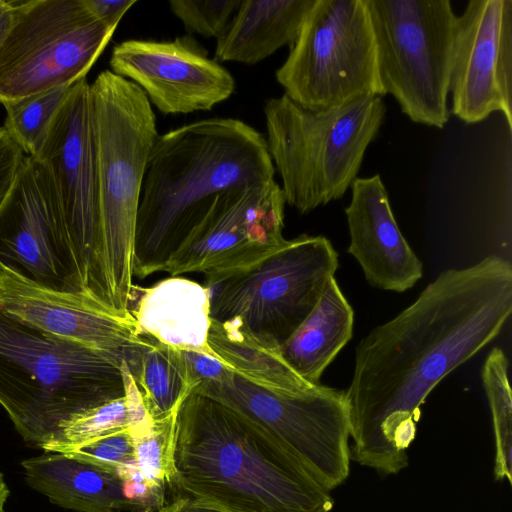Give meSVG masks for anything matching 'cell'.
<instances>
[{
	"label": "cell",
	"mask_w": 512,
	"mask_h": 512,
	"mask_svg": "<svg viewBox=\"0 0 512 512\" xmlns=\"http://www.w3.org/2000/svg\"><path fill=\"white\" fill-rule=\"evenodd\" d=\"M129 371L154 421L175 414L191 392L180 351L148 336Z\"/></svg>",
	"instance_id": "cb8c5ba5"
},
{
	"label": "cell",
	"mask_w": 512,
	"mask_h": 512,
	"mask_svg": "<svg viewBox=\"0 0 512 512\" xmlns=\"http://www.w3.org/2000/svg\"><path fill=\"white\" fill-rule=\"evenodd\" d=\"M345 208L348 253L373 287L404 292L423 276V265L402 235L379 174L356 178Z\"/></svg>",
	"instance_id": "ac0fdd59"
},
{
	"label": "cell",
	"mask_w": 512,
	"mask_h": 512,
	"mask_svg": "<svg viewBox=\"0 0 512 512\" xmlns=\"http://www.w3.org/2000/svg\"><path fill=\"white\" fill-rule=\"evenodd\" d=\"M382 97L313 112L283 94L264 106L267 148L285 202L300 214L343 197L384 122Z\"/></svg>",
	"instance_id": "8992f818"
},
{
	"label": "cell",
	"mask_w": 512,
	"mask_h": 512,
	"mask_svg": "<svg viewBox=\"0 0 512 512\" xmlns=\"http://www.w3.org/2000/svg\"><path fill=\"white\" fill-rule=\"evenodd\" d=\"M90 111L99 194V298L126 315L141 188L158 137L156 118L143 90L111 70L90 84Z\"/></svg>",
	"instance_id": "277c9868"
},
{
	"label": "cell",
	"mask_w": 512,
	"mask_h": 512,
	"mask_svg": "<svg viewBox=\"0 0 512 512\" xmlns=\"http://www.w3.org/2000/svg\"><path fill=\"white\" fill-rule=\"evenodd\" d=\"M126 395L87 409L61 425L53 439L41 449L60 453L99 437L129 428Z\"/></svg>",
	"instance_id": "4316f807"
},
{
	"label": "cell",
	"mask_w": 512,
	"mask_h": 512,
	"mask_svg": "<svg viewBox=\"0 0 512 512\" xmlns=\"http://www.w3.org/2000/svg\"><path fill=\"white\" fill-rule=\"evenodd\" d=\"M73 84L3 104L6 111L4 129L25 155L35 157L38 154Z\"/></svg>",
	"instance_id": "d4e9b609"
},
{
	"label": "cell",
	"mask_w": 512,
	"mask_h": 512,
	"mask_svg": "<svg viewBox=\"0 0 512 512\" xmlns=\"http://www.w3.org/2000/svg\"><path fill=\"white\" fill-rule=\"evenodd\" d=\"M34 158L52 184L73 274L82 291L101 302L97 270L99 194L86 77L72 85Z\"/></svg>",
	"instance_id": "7c38bea8"
},
{
	"label": "cell",
	"mask_w": 512,
	"mask_h": 512,
	"mask_svg": "<svg viewBox=\"0 0 512 512\" xmlns=\"http://www.w3.org/2000/svg\"><path fill=\"white\" fill-rule=\"evenodd\" d=\"M176 415L154 421L146 433L134 439L138 470L150 486L165 495L172 489Z\"/></svg>",
	"instance_id": "83f0119b"
},
{
	"label": "cell",
	"mask_w": 512,
	"mask_h": 512,
	"mask_svg": "<svg viewBox=\"0 0 512 512\" xmlns=\"http://www.w3.org/2000/svg\"><path fill=\"white\" fill-rule=\"evenodd\" d=\"M189 388L219 383L229 379L234 372L212 354L196 350H179Z\"/></svg>",
	"instance_id": "4dcf8cb0"
},
{
	"label": "cell",
	"mask_w": 512,
	"mask_h": 512,
	"mask_svg": "<svg viewBox=\"0 0 512 512\" xmlns=\"http://www.w3.org/2000/svg\"><path fill=\"white\" fill-rule=\"evenodd\" d=\"M26 483L49 501L77 512H123L130 504L114 471L63 453L45 452L22 461Z\"/></svg>",
	"instance_id": "ffe728a7"
},
{
	"label": "cell",
	"mask_w": 512,
	"mask_h": 512,
	"mask_svg": "<svg viewBox=\"0 0 512 512\" xmlns=\"http://www.w3.org/2000/svg\"><path fill=\"white\" fill-rule=\"evenodd\" d=\"M0 262L43 285L83 292L70 266L52 184L28 155L0 208Z\"/></svg>",
	"instance_id": "e0dca14e"
},
{
	"label": "cell",
	"mask_w": 512,
	"mask_h": 512,
	"mask_svg": "<svg viewBox=\"0 0 512 512\" xmlns=\"http://www.w3.org/2000/svg\"><path fill=\"white\" fill-rule=\"evenodd\" d=\"M207 345L236 375L258 386L288 393H302L315 386L292 370L280 346L253 333L238 317L211 318Z\"/></svg>",
	"instance_id": "603a6c76"
},
{
	"label": "cell",
	"mask_w": 512,
	"mask_h": 512,
	"mask_svg": "<svg viewBox=\"0 0 512 512\" xmlns=\"http://www.w3.org/2000/svg\"><path fill=\"white\" fill-rule=\"evenodd\" d=\"M315 0H244L217 38L214 60L254 65L291 47Z\"/></svg>",
	"instance_id": "44dd1931"
},
{
	"label": "cell",
	"mask_w": 512,
	"mask_h": 512,
	"mask_svg": "<svg viewBox=\"0 0 512 512\" xmlns=\"http://www.w3.org/2000/svg\"><path fill=\"white\" fill-rule=\"evenodd\" d=\"M124 395L112 356L0 313V405L28 445L41 449L72 416Z\"/></svg>",
	"instance_id": "5b68a950"
},
{
	"label": "cell",
	"mask_w": 512,
	"mask_h": 512,
	"mask_svg": "<svg viewBox=\"0 0 512 512\" xmlns=\"http://www.w3.org/2000/svg\"><path fill=\"white\" fill-rule=\"evenodd\" d=\"M13 11L12 1L0 0V45L11 26Z\"/></svg>",
	"instance_id": "e575fe53"
},
{
	"label": "cell",
	"mask_w": 512,
	"mask_h": 512,
	"mask_svg": "<svg viewBox=\"0 0 512 512\" xmlns=\"http://www.w3.org/2000/svg\"><path fill=\"white\" fill-rule=\"evenodd\" d=\"M172 489L218 512H330L334 505L273 435L193 391L176 415Z\"/></svg>",
	"instance_id": "7a4b0ae2"
},
{
	"label": "cell",
	"mask_w": 512,
	"mask_h": 512,
	"mask_svg": "<svg viewBox=\"0 0 512 512\" xmlns=\"http://www.w3.org/2000/svg\"><path fill=\"white\" fill-rule=\"evenodd\" d=\"M25 154L4 127H0V208L8 195Z\"/></svg>",
	"instance_id": "1f68e13d"
},
{
	"label": "cell",
	"mask_w": 512,
	"mask_h": 512,
	"mask_svg": "<svg viewBox=\"0 0 512 512\" xmlns=\"http://www.w3.org/2000/svg\"><path fill=\"white\" fill-rule=\"evenodd\" d=\"M383 96L413 122L443 128L457 16L448 0H365Z\"/></svg>",
	"instance_id": "52a82bcc"
},
{
	"label": "cell",
	"mask_w": 512,
	"mask_h": 512,
	"mask_svg": "<svg viewBox=\"0 0 512 512\" xmlns=\"http://www.w3.org/2000/svg\"><path fill=\"white\" fill-rule=\"evenodd\" d=\"M12 4V23L0 45L2 105L86 77L116 29L98 20L84 0Z\"/></svg>",
	"instance_id": "9c48e42d"
},
{
	"label": "cell",
	"mask_w": 512,
	"mask_h": 512,
	"mask_svg": "<svg viewBox=\"0 0 512 512\" xmlns=\"http://www.w3.org/2000/svg\"><path fill=\"white\" fill-rule=\"evenodd\" d=\"M242 0H171L170 9L186 31L218 38L227 27Z\"/></svg>",
	"instance_id": "f1b7e54d"
},
{
	"label": "cell",
	"mask_w": 512,
	"mask_h": 512,
	"mask_svg": "<svg viewBox=\"0 0 512 512\" xmlns=\"http://www.w3.org/2000/svg\"><path fill=\"white\" fill-rule=\"evenodd\" d=\"M353 323V309L333 277L311 313L281 345V354L301 378L320 384L326 367L351 339Z\"/></svg>",
	"instance_id": "7402d4cb"
},
{
	"label": "cell",
	"mask_w": 512,
	"mask_h": 512,
	"mask_svg": "<svg viewBox=\"0 0 512 512\" xmlns=\"http://www.w3.org/2000/svg\"><path fill=\"white\" fill-rule=\"evenodd\" d=\"M337 268L338 253L326 237L286 240L256 265L206 287L211 318L238 317L281 347L314 309Z\"/></svg>",
	"instance_id": "30bf717a"
},
{
	"label": "cell",
	"mask_w": 512,
	"mask_h": 512,
	"mask_svg": "<svg viewBox=\"0 0 512 512\" xmlns=\"http://www.w3.org/2000/svg\"><path fill=\"white\" fill-rule=\"evenodd\" d=\"M275 75L286 96L313 112L383 96L365 0H315Z\"/></svg>",
	"instance_id": "ba28073f"
},
{
	"label": "cell",
	"mask_w": 512,
	"mask_h": 512,
	"mask_svg": "<svg viewBox=\"0 0 512 512\" xmlns=\"http://www.w3.org/2000/svg\"><path fill=\"white\" fill-rule=\"evenodd\" d=\"M128 311L141 334L178 350L211 354L210 300L204 285L180 276L150 287L133 284Z\"/></svg>",
	"instance_id": "d6986e66"
},
{
	"label": "cell",
	"mask_w": 512,
	"mask_h": 512,
	"mask_svg": "<svg viewBox=\"0 0 512 512\" xmlns=\"http://www.w3.org/2000/svg\"><path fill=\"white\" fill-rule=\"evenodd\" d=\"M511 312L512 267L492 255L441 272L410 306L363 337L345 391L351 457L384 474L405 468L429 393L494 340Z\"/></svg>",
	"instance_id": "6da1fadb"
},
{
	"label": "cell",
	"mask_w": 512,
	"mask_h": 512,
	"mask_svg": "<svg viewBox=\"0 0 512 512\" xmlns=\"http://www.w3.org/2000/svg\"><path fill=\"white\" fill-rule=\"evenodd\" d=\"M109 64L165 115L211 110L235 91L231 73L188 34L169 41H122L113 47Z\"/></svg>",
	"instance_id": "2e32d148"
},
{
	"label": "cell",
	"mask_w": 512,
	"mask_h": 512,
	"mask_svg": "<svg viewBox=\"0 0 512 512\" xmlns=\"http://www.w3.org/2000/svg\"><path fill=\"white\" fill-rule=\"evenodd\" d=\"M0 313L43 334L78 343L127 363L143 340L129 314L84 292L38 283L0 262Z\"/></svg>",
	"instance_id": "9a60e30c"
},
{
	"label": "cell",
	"mask_w": 512,
	"mask_h": 512,
	"mask_svg": "<svg viewBox=\"0 0 512 512\" xmlns=\"http://www.w3.org/2000/svg\"><path fill=\"white\" fill-rule=\"evenodd\" d=\"M60 453L116 473L133 463L136 458L135 440L128 429L99 437Z\"/></svg>",
	"instance_id": "f546056e"
},
{
	"label": "cell",
	"mask_w": 512,
	"mask_h": 512,
	"mask_svg": "<svg viewBox=\"0 0 512 512\" xmlns=\"http://www.w3.org/2000/svg\"><path fill=\"white\" fill-rule=\"evenodd\" d=\"M449 92L463 122L499 111L512 130L511 0H471L457 16Z\"/></svg>",
	"instance_id": "5bb4252c"
},
{
	"label": "cell",
	"mask_w": 512,
	"mask_h": 512,
	"mask_svg": "<svg viewBox=\"0 0 512 512\" xmlns=\"http://www.w3.org/2000/svg\"><path fill=\"white\" fill-rule=\"evenodd\" d=\"M254 421L279 440L326 490L350 472V424L345 391L317 384L302 393L273 391L235 373L192 390Z\"/></svg>",
	"instance_id": "8fae6325"
},
{
	"label": "cell",
	"mask_w": 512,
	"mask_h": 512,
	"mask_svg": "<svg viewBox=\"0 0 512 512\" xmlns=\"http://www.w3.org/2000/svg\"><path fill=\"white\" fill-rule=\"evenodd\" d=\"M89 11L101 22L116 28L121 18L135 3V0H84Z\"/></svg>",
	"instance_id": "d6a6232c"
},
{
	"label": "cell",
	"mask_w": 512,
	"mask_h": 512,
	"mask_svg": "<svg viewBox=\"0 0 512 512\" xmlns=\"http://www.w3.org/2000/svg\"><path fill=\"white\" fill-rule=\"evenodd\" d=\"M158 512H218L183 496L174 498Z\"/></svg>",
	"instance_id": "836d02e7"
},
{
	"label": "cell",
	"mask_w": 512,
	"mask_h": 512,
	"mask_svg": "<svg viewBox=\"0 0 512 512\" xmlns=\"http://www.w3.org/2000/svg\"><path fill=\"white\" fill-rule=\"evenodd\" d=\"M274 173L266 139L239 119H203L158 135L141 188L133 276L162 272L215 195Z\"/></svg>",
	"instance_id": "3957f363"
},
{
	"label": "cell",
	"mask_w": 512,
	"mask_h": 512,
	"mask_svg": "<svg viewBox=\"0 0 512 512\" xmlns=\"http://www.w3.org/2000/svg\"><path fill=\"white\" fill-rule=\"evenodd\" d=\"M285 198L275 180L215 195L162 272L205 275V287L252 267L282 247Z\"/></svg>",
	"instance_id": "4fadbf2b"
},
{
	"label": "cell",
	"mask_w": 512,
	"mask_h": 512,
	"mask_svg": "<svg viewBox=\"0 0 512 512\" xmlns=\"http://www.w3.org/2000/svg\"><path fill=\"white\" fill-rule=\"evenodd\" d=\"M9 496V488L3 474L0 472V512L4 511V505Z\"/></svg>",
	"instance_id": "d590c367"
},
{
	"label": "cell",
	"mask_w": 512,
	"mask_h": 512,
	"mask_svg": "<svg viewBox=\"0 0 512 512\" xmlns=\"http://www.w3.org/2000/svg\"><path fill=\"white\" fill-rule=\"evenodd\" d=\"M509 361L500 348L490 351L482 368V382L491 409L496 444L495 475L511 482L512 394Z\"/></svg>",
	"instance_id": "484cf974"
}]
</instances>
